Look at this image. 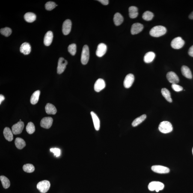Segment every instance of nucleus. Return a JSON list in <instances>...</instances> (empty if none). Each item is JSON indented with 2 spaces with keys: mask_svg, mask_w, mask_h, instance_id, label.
Wrapping results in <instances>:
<instances>
[{
  "mask_svg": "<svg viewBox=\"0 0 193 193\" xmlns=\"http://www.w3.org/2000/svg\"><path fill=\"white\" fill-rule=\"evenodd\" d=\"M166 29L161 25L153 27L150 30V34L152 37H158L164 35L166 33Z\"/></svg>",
  "mask_w": 193,
  "mask_h": 193,
  "instance_id": "f257e3e1",
  "label": "nucleus"
},
{
  "mask_svg": "<svg viewBox=\"0 0 193 193\" xmlns=\"http://www.w3.org/2000/svg\"><path fill=\"white\" fill-rule=\"evenodd\" d=\"M159 130L163 133H168L173 130L172 125L169 122L164 121L160 123L159 127Z\"/></svg>",
  "mask_w": 193,
  "mask_h": 193,
  "instance_id": "f03ea898",
  "label": "nucleus"
},
{
  "mask_svg": "<svg viewBox=\"0 0 193 193\" xmlns=\"http://www.w3.org/2000/svg\"><path fill=\"white\" fill-rule=\"evenodd\" d=\"M90 52L88 47L85 45L83 48L82 54H81V62L82 64L86 65L88 63L89 60Z\"/></svg>",
  "mask_w": 193,
  "mask_h": 193,
  "instance_id": "7ed1b4c3",
  "label": "nucleus"
},
{
  "mask_svg": "<svg viewBox=\"0 0 193 193\" xmlns=\"http://www.w3.org/2000/svg\"><path fill=\"white\" fill-rule=\"evenodd\" d=\"M51 184L49 181L46 180L39 182L37 186L38 190L42 193L47 192L49 190Z\"/></svg>",
  "mask_w": 193,
  "mask_h": 193,
  "instance_id": "20e7f679",
  "label": "nucleus"
},
{
  "mask_svg": "<svg viewBox=\"0 0 193 193\" xmlns=\"http://www.w3.org/2000/svg\"><path fill=\"white\" fill-rule=\"evenodd\" d=\"M164 188V185L162 182L159 181H152L148 185L149 190L153 191L155 190L157 192L162 190Z\"/></svg>",
  "mask_w": 193,
  "mask_h": 193,
  "instance_id": "39448f33",
  "label": "nucleus"
},
{
  "mask_svg": "<svg viewBox=\"0 0 193 193\" xmlns=\"http://www.w3.org/2000/svg\"><path fill=\"white\" fill-rule=\"evenodd\" d=\"M185 42L181 37H177L173 39L171 42L172 47L175 49H179L184 45Z\"/></svg>",
  "mask_w": 193,
  "mask_h": 193,
  "instance_id": "423d86ee",
  "label": "nucleus"
},
{
  "mask_svg": "<svg viewBox=\"0 0 193 193\" xmlns=\"http://www.w3.org/2000/svg\"><path fill=\"white\" fill-rule=\"evenodd\" d=\"M67 64V61L63 57H61L59 59L58 67L57 68V73L58 74H61L63 73L66 69Z\"/></svg>",
  "mask_w": 193,
  "mask_h": 193,
  "instance_id": "0eeeda50",
  "label": "nucleus"
},
{
  "mask_svg": "<svg viewBox=\"0 0 193 193\" xmlns=\"http://www.w3.org/2000/svg\"><path fill=\"white\" fill-rule=\"evenodd\" d=\"M24 126V123L23 122L19 121L16 124L13 125L12 127V131L14 135H18L22 132L23 130Z\"/></svg>",
  "mask_w": 193,
  "mask_h": 193,
  "instance_id": "6e6552de",
  "label": "nucleus"
},
{
  "mask_svg": "<svg viewBox=\"0 0 193 193\" xmlns=\"http://www.w3.org/2000/svg\"><path fill=\"white\" fill-rule=\"evenodd\" d=\"M151 169L154 172L160 174L167 173L170 171L169 168L168 167L160 165L153 166L151 167Z\"/></svg>",
  "mask_w": 193,
  "mask_h": 193,
  "instance_id": "1a4fd4ad",
  "label": "nucleus"
},
{
  "mask_svg": "<svg viewBox=\"0 0 193 193\" xmlns=\"http://www.w3.org/2000/svg\"><path fill=\"white\" fill-rule=\"evenodd\" d=\"M53 119L51 117L43 118L40 122V126L46 129H49L52 126Z\"/></svg>",
  "mask_w": 193,
  "mask_h": 193,
  "instance_id": "9d476101",
  "label": "nucleus"
},
{
  "mask_svg": "<svg viewBox=\"0 0 193 193\" xmlns=\"http://www.w3.org/2000/svg\"><path fill=\"white\" fill-rule=\"evenodd\" d=\"M135 80V77L132 74H129L125 77L123 84L125 88H129L132 86Z\"/></svg>",
  "mask_w": 193,
  "mask_h": 193,
  "instance_id": "9b49d317",
  "label": "nucleus"
},
{
  "mask_svg": "<svg viewBox=\"0 0 193 193\" xmlns=\"http://www.w3.org/2000/svg\"><path fill=\"white\" fill-rule=\"evenodd\" d=\"M166 77L169 82L172 84H177L179 82L178 76L174 72H168L166 75Z\"/></svg>",
  "mask_w": 193,
  "mask_h": 193,
  "instance_id": "f8f14e48",
  "label": "nucleus"
},
{
  "mask_svg": "<svg viewBox=\"0 0 193 193\" xmlns=\"http://www.w3.org/2000/svg\"><path fill=\"white\" fill-rule=\"evenodd\" d=\"M72 22L69 19H67L63 22L62 32L64 35H67L70 33L71 29Z\"/></svg>",
  "mask_w": 193,
  "mask_h": 193,
  "instance_id": "ddd939ff",
  "label": "nucleus"
},
{
  "mask_svg": "<svg viewBox=\"0 0 193 193\" xmlns=\"http://www.w3.org/2000/svg\"><path fill=\"white\" fill-rule=\"evenodd\" d=\"M107 50L106 45L103 43L99 44L97 47L96 51V55L98 57H101L105 55Z\"/></svg>",
  "mask_w": 193,
  "mask_h": 193,
  "instance_id": "4468645a",
  "label": "nucleus"
},
{
  "mask_svg": "<svg viewBox=\"0 0 193 193\" xmlns=\"http://www.w3.org/2000/svg\"><path fill=\"white\" fill-rule=\"evenodd\" d=\"M105 87V81L104 80L99 78L96 80L94 85V90L96 92H99L104 89Z\"/></svg>",
  "mask_w": 193,
  "mask_h": 193,
  "instance_id": "2eb2a0df",
  "label": "nucleus"
},
{
  "mask_svg": "<svg viewBox=\"0 0 193 193\" xmlns=\"http://www.w3.org/2000/svg\"><path fill=\"white\" fill-rule=\"evenodd\" d=\"M144 26L141 23H136L132 25L131 28V33L133 35L139 34L142 31Z\"/></svg>",
  "mask_w": 193,
  "mask_h": 193,
  "instance_id": "dca6fc26",
  "label": "nucleus"
},
{
  "mask_svg": "<svg viewBox=\"0 0 193 193\" xmlns=\"http://www.w3.org/2000/svg\"><path fill=\"white\" fill-rule=\"evenodd\" d=\"M53 37V34L52 31H49L47 32L44 39V43L45 46H48L51 44Z\"/></svg>",
  "mask_w": 193,
  "mask_h": 193,
  "instance_id": "f3484780",
  "label": "nucleus"
},
{
  "mask_svg": "<svg viewBox=\"0 0 193 193\" xmlns=\"http://www.w3.org/2000/svg\"><path fill=\"white\" fill-rule=\"evenodd\" d=\"M21 53L25 55H28L31 52V46L29 43L25 42L23 43L20 48Z\"/></svg>",
  "mask_w": 193,
  "mask_h": 193,
  "instance_id": "a211bd4d",
  "label": "nucleus"
},
{
  "mask_svg": "<svg viewBox=\"0 0 193 193\" xmlns=\"http://www.w3.org/2000/svg\"><path fill=\"white\" fill-rule=\"evenodd\" d=\"M93 123H94L95 129L96 131H99L100 129V120L99 117L94 112L92 111L90 112Z\"/></svg>",
  "mask_w": 193,
  "mask_h": 193,
  "instance_id": "6ab92c4d",
  "label": "nucleus"
},
{
  "mask_svg": "<svg viewBox=\"0 0 193 193\" xmlns=\"http://www.w3.org/2000/svg\"><path fill=\"white\" fill-rule=\"evenodd\" d=\"M3 134L4 137L7 141H12L13 139L12 131L9 127H5L4 129Z\"/></svg>",
  "mask_w": 193,
  "mask_h": 193,
  "instance_id": "aec40b11",
  "label": "nucleus"
},
{
  "mask_svg": "<svg viewBox=\"0 0 193 193\" xmlns=\"http://www.w3.org/2000/svg\"><path fill=\"white\" fill-rule=\"evenodd\" d=\"M181 72L182 75L188 79H192V76L190 69L186 66H182L181 68Z\"/></svg>",
  "mask_w": 193,
  "mask_h": 193,
  "instance_id": "412c9836",
  "label": "nucleus"
},
{
  "mask_svg": "<svg viewBox=\"0 0 193 193\" xmlns=\"http://www.w3.org/2000/svg\"><path fill=\"white\" fill-rule=\"evenodd\" d=\"M45 110L47 114H55L57 110L55 107L52 104L48 103L45 107Z\"/></svg>",
  "mask_w": 193,
  "mask_h": 193,
  "instance_id": "4be33fe9",
  "label": "nucleus"
},
{
  "mask_svg": "<svg viewBox=\"0 0 193 193\" xmlns=\"http://www.w3.org/2000/svg\"><path fill=\"white\" fill-rule=\"evenodd\" d=\"M155 57V54L152 52H147L144 57V61L147 63H150L153 61Z\"/></svg>",
  "mask_w": 193,
  "mask_h": 193,
  "instance_id": "5701e85b",
  "label": "nucleus"
},
{
  "mask_svg": "<svg viewBox=\"0 0 193 193\" xmlns=\"http://www.w3.org/2000/svg\"><path fill=\"white\" fill-rule=\"evenodd\" d=\"M40 94V91L39 90H37L33 93L30 99V102L31 104L34 105L37 103L39 101Z\"/></svg>",
  "mask_w": 193,
  "mask_h": 193,
  "instance_id": "b1692460",
  "label": "nucleus"
},
{
  "mask_svg": "<svg viewBox=\"0 0 193 193\" xmlns=\"http://www.w3.org/2000/svg\"><path fill=\"white\" fill-rule=\"evenodd\" d=\"M114 24L116 26H118L123 23V18L120 13H116L114 15Z\"/></svg>",
  "mask_w": 193,
  "mask_h": 193,
  "instance_id": "393cba45",
  "label": "nucleus"
},
{
  "mask_svg": "<svg viewBox=\"0 0 193 193\" xmlns=\"http://www.w3.org/2000/svg\"><path fill=\"white\" fill-rule=\"evenodd\" d=\"M129 16L131 18H135L138 16V8L135 6H131L129 8Z\"/></svg>",
  "mask_w": 193,
  "mask_h": 193,
  "instance_id": "a878e982",
  "label": "nucleus"
},
{
  "mask_svg": "<svg viewBox=\"0 0 193 193\" xmlns=\"http://www.w3.org/2000/svg\"><path fill=\"white\" fill-rule=\"evenodd\" d=\"M15 144L16 147L18 149H22L26 146V143L22 138H18L15 140Z\"/></svg>",
  "mask_w": 193,
  "mask_h": 193,
  "instance_id": "bb28decb",
  "label": "nucleus"
},
{
  "mask_svg": "<svg viewBox=\"0 0 193 193\" xmlns=\"http://www.w3.org/2000/svg\"><path fill=\"white\" fill-rule=\"evenodd\" d=\"M24 18L26 22L32 23L36 20V16L34 13L28 12L25 13L24 16Z\"/></svg>",
  "mask_w": 193,
  "mask_h": 193,
  "instance_id": "cd10ccee",
  "label": "nucleus"
},
{
  "mask_svg": "<svg viewBox=\"0 0 193 193\" xmlns=\"http://www.w3.org/2000/svg\"><path fill=\"white\" fill-rule=\"evenodd\" d=\"M161 93H162V96L165 97L167 101L170 102V103L172 102V99H171V93H170L169 90L166 88H163L161 90Z\"/></svg>",
  "mask_w": 193,
  "mask_h": 193,
  "instance_id": "c85d7f7f",
  "label": "nucleus"
},
{
  "mask_svg": "<svg viewBox=\"0 0 193 193\" xmlns=\"http://www.w3.org/2000/svg\"><path fill=\"white\" fill-rule=\"evenodd\" d=\"M146 114H143V115L140 116V117L137 118L134 120L132 122V126L136 127L138 126L139 125L141 124L146 118Z\"/></svg>",
  "mask_w": 193,
  "mask_h": 193,
  "instance_id": "c756f323",
  "label": "nucleus"
},
{
  "mask_svg": "<svg viewBox=\"0 0 193 193\" xmlns=\"http://www.w3.org/2000/svg\"><path fill=\"white\" fill-rule=\"evenodd\" d=\"M0 179H1L3 187L5 189H7L10 187V181L5 176H1L0 177Z\"/></svg>",
  "mask_w": 193,
  "mask_h": 193,
  "instance_id": "7c9ffc66",
  "label": "nucleus"
},
{
  "mask_svg": "<svg viewBox=\"0 0 193 193\" xmlns=\"http://www.w3.org/2000/svg\"><path fill=\"white\" fill-rule=\"evenodd\" d=\"M24 171L27 173L34 172L35 170L34 166L31 164H26L24 165L23 167Z\"/></svg>",
  "mask_w": 193,
  "mask_h": 193,
  "instance_id": "2f4dec72",
  "label": "nucleus"
},
{
  "mask_svg": "<svg viewBox=\"0 0 193 193\" xmlns=\"http://www.w3.org/2000/svg\"><path fill=\"white\" fill-rule=\"evenodd\" d=\"M154 16L153 13L150 11H147L144 13L142 18L146 21H150L152 20Z\"/></svg>",
  "mask_w": 193,
  "mask_h": 193,
  "instance_id": "473e14b6",
  "label": "nucleus"
},
{
  "mask_svg": "<svg viewBox=\"0 0 193 193\" xmlns=\"http://www.w3.org/2000/svg\"><path fill=\"white\" fill-rule=\"evenodd\" d=\"M26 129L28 133L32 134L34 133L35 131V127L34 123L31 122H29L27 125Z\"/></svg>",
  "mask_w": 193,
  "mask_h": 193,
  "instance_id": "72a5a7b5",
  "label": "nucleus"
},
{
  "mask_svg": "<svg viewBox=\"0 0 193 193\" xmlns=\"http://www.w3.org/2000/svg\"><path fill=\"white\" fill-rule=\"evenodd\" d=\"M1 34L5 37H8L11 35L12 31L11 29L8 27L1 28L0 30Z\"/></svg>",
  "mask_w": 193,
  "mask_h": 193,
  "instance_id": "f704fd0d",
  "label": "nucleus"
},
{
  "mask_svg": "<svg viewBox=\"0 0 193 193\" xmlns=\"http://www.w3.org/2000/svg\"><path fill=\"white\" fill-rule=\"evenodd\" d=\"M68 51L69 53L72 55H75L76 53L77 47L75 44H72L69 45L68 48Z\"/></svg>",
  "mask_w": 193,
  "mask_h": 193,
  "instance_id": "c9c22d12",
  "label": "nucleus"
},
{
  "mask_svg": "<svg viewBox=\"0 0 193 193\" xmlns=\"http://www.w3.org/2000/svg\"><path fill=\"white\" fill-rule=\"evenodd\" d=\"M45 8L48 10H52L56 7V4L53 1H49L45 4Z\"/></svg>",
  "mask_w": 193,
  "mask_h": 193,
  "instance_id": "e433bc0d",
  "label": "nucleus"
},
{
  "mask_svg": "<svg viewBox=\"0 0 193 193\" xmlns=\"http://www.w3.org/2000/svg\"><path fill=\"white\" fill-rule=\"evenodd\" d=\"M50 151L54 153V155L57 157H58L61 155V150L58 148H52L50 149Z\"/></svg>",
  "mask_w": 193,
  "mask_h": 193,
  "instance_id": "4c0bfd02",
  "label": "nucleus"
},
{
  "mask_svg": "<svg viewBox=\"0 0 193 193\" xmlns=\"http://www.w3.org/2000/svg\"><path fill=\"white\" fill-rule=\"evenodd\" d=\"M172 88L175 91L179 92L183 90V87L177 84H172L171 86Z\"/></svg>",
  "mask_w": 193,
  "mask_h": 193,
  "instance_id": "58836bf2",
  "label": "nucleus"
},
{
  "mask_svg": "<svg viewBox=\"0 0 193 193\" xmlns=\"http://www.w3.org/2000/svg\"><path fill=\"white\" fill-rule=\"evenodd\" d=\"M98 1L104 5H107L109 3V1L108 0H99Z\"/></svg>",
  "mask_w": 193,
  "mask_h": 193,
  "instance_id": "ea45409f",
  "label": "nucleus"
},
{
  "mask_svg": "<svg viewBox=\"0 0 193 193\" xmlns=\"http://www.w3.org/2000/svg\"><path fill=\"white\" fill-rule=\"evenodd\" d=\"M188 53L190 56L193 57V45L189 48Z\"/></svg>",
  "mask_w": 193,
  "mask_h": 193,
  "instance_id": "a19ab883",
  "label": "nucleus"
},
{
  "mask_svg": "<svg viewBox=\"0 0 193 193\" xmlns=\"http://www.w3.org/2000/svg\"><path fill=\"white\" fill-rule=\"evenodd\" d=\"M4 99H5V97H4V96L1 94L0 95V104H1V102L4 101Z\"/></svg>",
  "mask_w": 193,
  "mask_h": 193,
  "instance_id": "79ce46f5",
  "label": "nucleus"
},
{
  "mask_svg": "<svg viewBox=\"0 0 193 193\" xmlns=\"http://www.w3.org/2000/svg\"><path fill=\"white\" fill-rule=\"evenodd\" d=\"M189 18L190 19H193V11L189 15Z\"/></svg>",
  "mask_w": 193,
  "mask_h": 193,
  "instance_id": "37998d69",
  "label": "nucleus"
},
{
  "mask_svg": "<svg viewBox=\"0 0 193 193\" xmlns=\"http://www.w3.org/2000/svg\"><path fill=\"white\" fill-rule=\"evenodd\" d=\"M192 153H193V149H192Z\"/></svg>",
  "mask_w": 193,
  "mask_h": 193,
  "instance_id": "c03bdc74",
  "label": "nucleus"
}]
</instances>
